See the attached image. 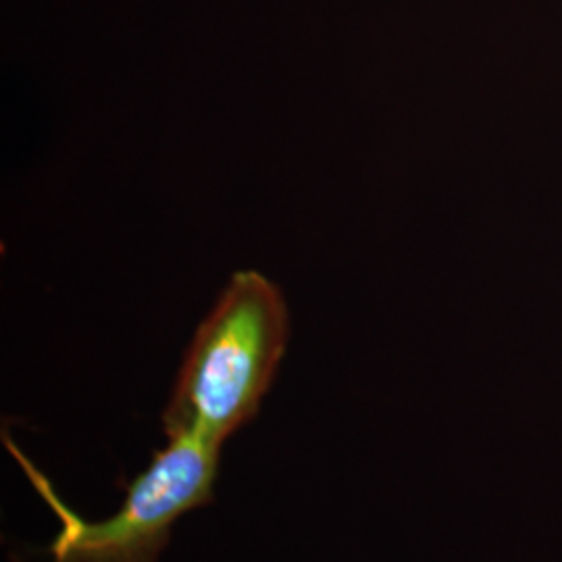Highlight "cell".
I'll list each match as a JSON object with an SVG mask.
<instances>
[{
    "label": "cell",
    "instance_id": "obj_1",
    "mask_svg": "<svg viewBox=\"0 0 562 562\" xmlns=\"http://www.w3.org/2000/svg\"><path fill=\"white\" fill-rule=\"evenodd\" d=\"M290 340V311L276 281L238 271L199 325L162 413L167 438L220 443L252 422Z\"/></svg>",
    "mask_w": 562,
    "mask_h": 562
},
{
    "label": "cell",
    "instance_id": "obj_2",
    "mask_svg": "<svg viewBox=\"0 0 562 562\" xmlns=\"http://www.w3.org/2000/svg\"><path fill=\"white\" fill-rule=\"evenodd\" d=\"M167 440L169 443L153 454L146 471L130 482L120 510L109 519L88 521L63 503L50 480L7 431L2 434L7 450L59 519V531L46 550L50 562L159 561L176 521L213 501L222 457L220 443L196 436Z\"/></svg>",
    "mask_w": 562,
    "mask_h": 562
}]
</instances>
